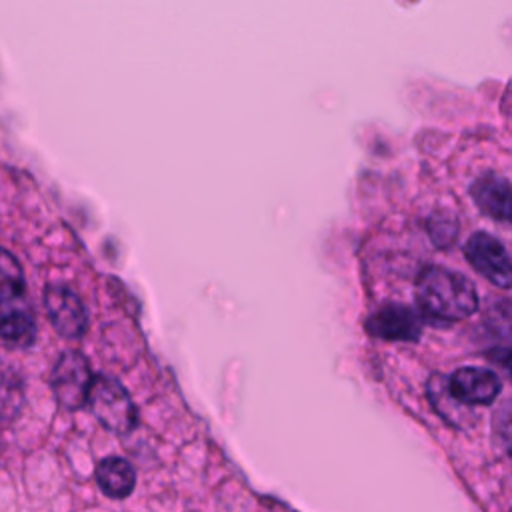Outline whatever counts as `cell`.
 <instances>
[{"instance_id": "obj_1", "label": "cell", "mask_w": 512, "mask_h": 512, "mask_svg": "<svg viewBox=\"0 0 512 512\" xmlns=\"http://www.w3.org/2000/svg\"><path fill=\"white\" fill-rule=\"evenodd\" d=\"M416 302L424 316L442 322H458L478 310L474 284L444 266H426L416 278Z\"/></svg>"}, {"instance_id": "obj_2", "label": "cell", "mask_w": 512, "mask_h": 512, "mask_svg": "<svg viewBox=\"0 0 512 512\" xmlns=\"http://www.w3.org/2000/svg\"><path fill=\"white\" fill-rule=\"evenodd\" d=\"M88 406L98 422L116 434H128L136 426L138 412L126 388L112 376H94Z\"/></svg>"}, {"instance_id": "obj_3", "label": "cell", "mask_w": 512, "mask_h": 512, "mask_svg": "<svg viewBox=\"0 0 512 512\" xmlns=\"http://www.w3.org/2000/svg\"><path fill=\"white\" fill-rule=\"evenodd\" d=\"M34 336L36 320L24 280L0 282V338L14 346H28Z\"/></svg>"}, {"instance_id": "obj_4", "label": "cell", "mask_w": 512, "mask_h": 512, "mask_svg": "<svg viewBox=\"0 0 512 512\" xmlns=\"http://www.w3.org/2000/svg\"><path fill=\"white\" fill-rule=\"evenodd\" d=\"M94 376L88 358L78 350H66L52 368V392L56 400L70 410L88 404Z\"/></svg>"}, {"instance_id": "obj_5", "label": "cell", "mask_w": 512, "mask_h": 512, "mask_svg": "<svg viewBox=\"0 0 512 512\" xmlns=\"http://www.w3.org/2000/svg\"><path fill=\"white\" fill-rule=\"evenodd\" d=\"M470 266L498 288H512V258L506 248L488 232H474L464 244Z\"/></svg>"}, {"instance_id": "obj_6", "label": "cell", "mask_w": 512, "mask_h": 512, "mask_svg": "<svg viewBox=\"0 0 512 512\" xmlns=\"http://www.w3.org/2000/svg\"><path fill=\"white\" fill-rule=\"evenodd\" d=\"M364 328L374 338L416 342L422 334V320L410 306L388 302L366 318Z\"/></svg>"}, {"instance_id": "obj_7", "label": "cell", "mask_w": 512, "mask_h": 512, "mask_svg": "<svg viewBox=\"0 0 512 512\" xmlns=\"http://www.w3.org/2000/svg\"><path fill=\"white\" fill-rule=\"evenodd\" d=\"M46 314L64 338H80L88 328V314L78 294L66 286H48L44 292Z\"/></svg>"}, {"instance_id": "obj_8", "label": "cell", "mask_w": 512, "mask_h": 512, "mask_svg": "<svg viewBox=\"0 0 512 512\" xmlns=\"http://www.w3.org/2000/svg\"><path fill=\"white\" fill-rule=\"evenodd\" d=\"M500 378L486 368H458L446 382L448 394L460 404H492L500 394Z\"/></svg>"}, {"instance_id": "obj_9", "label": "cell", "mask_w": 512, "mask_h": 512, "mask_svg": "<svg viewBox=\"0 0 512 512\" xmlns=\"http://www.w3.org/2000/svg\"><path fill=\"white\" fill-rule=\"evenodd\" d=\"M470 198L490 218L512 224V184L496 174L484 172L470 184Z\"/></svg>"}, {"instance_id": "obj_10", "label": "cell", "mask_w": 512, "mask_h": 512, "mask_svg": "<svg viewBox=\"0 0 512 512\" xmlns=\"http://www.w3.org/2000/svg\"><path fill=\"white\" fill-rule=\"evenodd\" d=\"M96 482L102 494L112 500L128 498L136 486L134 466L120 456H108L96 466Z\"/></svg>"}, {"instance_id": "obj_11", "label": "cell", "mask_w": 512, "mask_h": 512, "mask_svg": "<svg viewBox=\"0 0 512 512\" xmlns=\"http://www.w3.org/2000/svg\"><path fill=\"white\" fill-rule=\"evenodd\" d=\"M24 404V388L20 376L0 362V418H14Z\"/></svg>"}, {"instance_id": "obj_12", "label": "cell", "mask_w": 512, "mask_h": 512, "mask_svg": "<svg viewBox=\"0 0 512 512\" xmlns=\"http://www.w3.org/2000/svg\"><path fill=\"white\" fill-rule=\"evenodd\" d=\"M484 326L500 340L512 344V298H496L484 308Z\"/></svg>"}, {"instance_id": "obj_13", "label": "cell", "mask_w": 512, "mask_h": 512, "mask_svg": "<svg viewBox=\"0 0 512 512\" xmlns=\"http://www.w3.org/2000/svg\"><path fill=\"white\" fill-rule=\"evenodd\" d=\"M492 434L496 446L512 458V398H506L494 412Z\"/></svg>"}, {"instance_id": "obj_14", "label": "cell", "mask_w": 512, "mask_h": 512, "mask_svg": "<svg viewBox=\"0 0 512 512\" xmlns=\"http://www.w3.org/2000/svg\"><path fill=\"white\" fill-rule=\"evenodd\" d=\"M488 358L504 368V372L512 378V348H494L490 350Z\"/></svg>"}]
</instances>
